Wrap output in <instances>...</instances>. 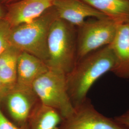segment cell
Here are the masks:
<instances>
[{
  "instance_id": "cell-12",
  "label": "cell",
  "mask_w": 129,
  "mask_h": 129,
  "mask_svg": "<svg viewBox=\"0 0 129 129\" xmlns=\"http://www.w3.org/2000/svg\"><path fill=\"white\" fill-rule=\"evenodd\" d=\"M83 1L118 23H129V0Z\"/></svg>"
},
{
  "instance_id": "cell-17",
  "label": "cell",
  "mask_w": 129,
  "mask_h": 129,
  "mask_svg": "<svg viewBox=\"0 0 129 129\" xmlns=\"http://www.w3.org/2000/svg\"><path fill=\"white\" fill-rule=\"evenodd\" d=\"M114 119L126 129H129V109L121 115L116 116Z\"/></svg>"
},
{
  "instance_id": "cell-13",
  "label": "cell",
  "mask_w": 129,
  "mask_h": 129,
  "mask_svg": "<svg viewBox=\"0 0 129 129\" xmlns=\"http://www.w3.org/2000/svg\"><path fill=\"white\" fill-rule=\"evenodd\" d=\"M62 120L57 111L40 102L30 116L28 126L29 129H57Z\"/></svg>"
},
{
  "instance_id": "cell-4",
  "label": "cell",
  "mask_w": 129,
  "mask_h": 129,
  "mask_svg": "<svg viewBox=\"0 0 129 129\" xmlns=\"http://www.w3.org/2000/svg\"><path fill=\"white\" fill-rule=\"evenodd\" d=\"M66 75L49 69L32 85L40 102L57 111L63 120L70 115L74 110L68 92Z\"/></svg>"
},
{
  "instance_id": "cell-5",
  "label": "cell",
  "mask_w": 129,
  "mask_h": 129,
  "mask_svg": "<svg viewBox=\"0 0 129 129\" xmlns=\"http://www.w3.org/2000/svg\"><path fill=\"white\" fill-rule=\"evenodd\" d=\"M120 24L105 17L86 21L78 27L77 62L92 52L111 44Z\"/></svg>"
},
{
  "instance_id": "cell-16",
  "label": "cell",
  "mask_w": 129,
  "mask_h": 129,
  "mask_svg": "<svg viewBox=\"0 0 129 129\" xmlns=\"http://www.w3.org/2000/svg\"><path fill=\"white\" fill-rule=\"evenodd\" d=\"M0 129H29L28 126H19L14 123L5 116L0 107Z\"/></svg>"
},
{
  "instance_id": "cell-7",
  "label": "cell",
  "mask_w": 129,
  "mask_h": 129,
  "mask_svg": "<svg viewBox=\"0 0 129 129\" xmlns=\"http://www.w3.org/2000/svg\"><path fill=\"white\" fill-rule=\"evenodd\" d=\"M57 129H127L117 122L102 114L87 99L74 108V111L62 121Z\"/></svg>"
},
{
  "instance_id": "cell-21",
  "label": "cell",
  "mask_w": 129,
  "mask_h": 129,
  "mask_svg": "<svg viewBox=\"0 0 129 129\" xmlns=\"http://www.w3.org/2000/svg\"></svg>"
},
{
  "instance_id": "cell-1",
  "label": "cell",
  "mask_w": 129,
  "mask_h": 129,
  "mask_svg": "<svg viewBox=\"0 0 129 129\" xmlns=\"http://www.w3.org/2000/svg\"><path fill=\"white\" fill-rule=\"evenodd\" d=\"M115 61L109 45L88 54L76 62L66 75L68 92L74 108L88 99V92L96 81L107 73L112 72Z\"/></svg>"
},
{
  "instance_id": "cell-19",
  "label": "cell",
  "mask_w": 129,
  "mask_h": 129,
  "mask_svg": "<svg viewBox=\"0 0 129 129\" xmlns=\"http://www.w3.org/2000/svg\"><path fill=\"white\" fill-rule=\"evenodd\" d=\"M4 17H5L4 13L2 9L1 8V7H0V19H1L4 18Z\"/></svg>"
},
{
  "instance_id": "cell-3",
  "label": "cell",
  "mask_w": 129,
  "mask_h": 129,
  "mask_svg": "<svg viewBox=\"0 0 129 129\" xmlns=\"http://www.w3.org/2000/svg\"><path fill=\"white\" fill-rule=\"evenodd\" d=\"M73 25L59 17L52 23L47 39L50 69L68 74L77 62V32Z\"/></svg>"
},
{
  "instance_id": "cell-9",
  "label": "cell",
  "mask_w": 129,
  "mask_h": 129,
  "mask_svg": "<svg viewBox=\"0 0 129 129\" xmlns=\"http://www.w3.org/2000/svg\"><path fill=\"white\" fill-rule=\"evenodd\" d=\"M54 0H21L11 5L4 19L12 27L38 18L53 6Z\"/></svg>"
},
{
  "instance_id": "cell-8",
  "label": "cell",
  "mask_w": 129,
  "mask_h": 129,
  "mask_svg": "<svg viewBox=\"0 0 129 129\" xmlns=\"http://www.w3.org/2000/svg\"><path fill=\"white\" fill-rule=\"evenodd\" d=\"M53 7L59 18L79 27L88 17H108L83 0H54Z\"/></svg>"
},
{
  "instance_id": "cell-2",
  "label": "cell",
  "mask_w": 129,
  "mask_h": 129,
  "mask_svg": "<svg viewBox=\"0 0 129 129\" xmlns=\"http://www.w3.org/2000/svg\"><path fill=\"white\" fill-rule=\"evenodd\" d=\"M58 17L52 6L34 21L12 27L10 46L35 55L47 63L49 32L52 23Z\"/></svg>"
},
{
  "instance_id": "cell-15",
  "label": "cell",
  "mask_w": 129,
  "mask_h": 129,
  "mask_svg": "<svg viewBox=\"0 0 129 129\" xmlns=\"http://www.w3.org/2000/svg\"><path fill=\"white\" fill-rule=\"evenodd\" d=\"M12 27L5 19H0V55L10 46V37Z\"/></svg>"
},
{
  "instance_id": "cell-6",
  "label": "cell",
  "mask_w": 129,
  "mask_h": 129,
  "mask_svg": "<svg viewBox=\"0 0 129 129\" xmlns=\"http://www.w3.org/2000/svg\"><path fill=\"white\" fill-rule=\"evenodd\" d=\"M40 103L32 87L16 83L0 96V107L5 116L19 126L28 125L33 111Z\"/></svg>"
},
{
  "instance_id": "cell-20",
  "label": "cell",
  "mask_w": 129,
  "mask_h": 129,
  "mask_svg": "<svg viewBox=\"0 0 129 129\" xmlns=\"http://www.w3.org/2000/svg\"><path fill=\"white\" fill-rule=\"evenodd\" d=\"M3 2H9L11 1H12L13 0H2Z\"/></svg>"
},
{
  "instance_id": "cell-10",
  "label": "cell",
  "mask_w": 129,
  "mask_h": 129,
  "mask_svg": "<svg viewBox=\"0 0 129 129\" xmlns=\"http://www.w3.org/2000/svg\"><path fill=\"white\" fill-rule=\"evenodd\" d=\"M110 45L116 60L111 72L120 78H129V23L119 25Z\"/></svg>"
},
{
  "instance_id": "cell-14",
  "label": "cell",
  "mask_w": 129,
  "mask_h": 129,
  "mask_svg": "<svg viewBox=\"0 0 129 129\" xmlns=\"http://www.w3.org/2000/svg\"><path fill=\"white\" fill-rule=\"evenodd\" d=\"M21 52L10 46L0 55V78L5 89L16 84L17 61Z\"/></svg>"
},
{
  "instance_id": "cell-18",
  "label": "cell",
  "mask_w": 129,
  "mask_h": 129,
  "mask_svg": "<svg viewBox=\"0 0 129 129\" xmlns=\"http://www.w3.org/2000/svg\"><path fill=\"white\" fill-rule=\"evenodd\" d=\"M5 90V87L0 78V96L3 93V92H4Z\"/></svg>"
},
{
  "instance_id": "cell-11",
  "label": "cell",
  "mask_w": 129,
  "mask_h": 129,
  "mask_svg": "<svg viewBox=\"0 0 129 129\" xmlns=\"http://www.w3.org/2000/svg\"><path fill=\"white\" fill-rule=\"evenodd\" d=\"M49 69L46 62L35 55L21 52L17 61L16 83L32 87L33 84Z\"/></svg>"
}]
</instances>
